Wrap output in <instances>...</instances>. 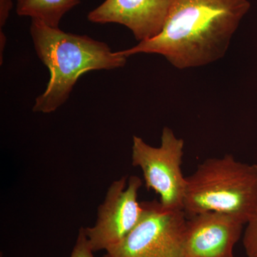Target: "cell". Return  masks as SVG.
I'll use <instances>...</instances> for the list:
<instances>
[{
	"mask_svg": "<svg viewBox=\"0 0 257 257\" xmlns=\"http://www.w3.org/2000/svg\"><path fill=\"white\" fill-rule=\"evenodd\" d=\"M249 8L247 0H175L157 37L119 52L158 54L179 69L207 65L224 57Z\"/></svg>",
	"mask_w": 257,
	"mask_h": 257,
	"instance_id": "6da1fadb",
	"label": "cell"
},
{
	"mask_svg": "<svg viewBox=\"0 0 257 257\" xmlns=\"http://www.w3.org/2000/svg\"><path fill=\"white\" fill-rule=\"evenodd\" d=\"M30 33L37 55L50 74L45 92L35 99L34 112L50 114L57 110L68 99L83 74L119 68L126 62V56L119 51L111 52L104 42L51 28L40 20H32Z\"/></svg>",
	"mask_w": 257,
	"mask_h": 257,
	"instance_id": "7a4b0ae2",
	"label": "cell"
},
{
	"mask_svg": "<svg viewBox=\"0 0 257 257\" xmlns=\"http://www.w3.org/2000/svg\"><path fill=\"white\" fill-rule=\"evenodd\" d=\"M183 211L187 217L216 211L231 214L246 224L257 211V165L233 155L209 158L186 177Z\"/></svg>",
	"mask_w": 257,
	"mask_h": 257,
	"instance_id": "3957f363",
	"label": "cell"
},
{
	"mask_svg": "<svg viewBox=\"0 0 257 257\" xmlns=\"http://www.w3.org/2000/svg\"><path fill=\"white\" fill-rule=\"evenodd\" d=\"M184 142L165 126L159 147L150 146L134 136L132 162L143 172L147 189L160 196L161 206L168 210H183L187 181L182 171Z\"/></svg>",
	"mask_w": 257,
	"mask_h": 257,
	"instance_id": "277c9868",
	"label": "cell"
},
{
	"mask_svg": "<svg viewBox=\"0 0 257 257\" xmlns=\"http://www.w3.org/2000/svg\"><path fill=\"white\" fill-rule=\"evenodd\" d=\"M143 204L141 221L121 242L106 250V257H189L184 211L164 209L157 201Z\"/></svg>",
	"mask_w": 257,
	"mask_h": 257,
	"instance_id": "5b68a950",
	"label": "cell"
},
{
	"mask_svg": "<svg viewBox=\"0 0 257 257\" xmlns=\"http://www.w3.org/2000/svg\"><path fill=\"white\" fill-rule=\"evenodd\" d=\"M142 185L140 177L131 176L122 177L109 186L98 208L96 224L84 229L94 252L118 244L138 226L145 211L143 202L138 201Z\"/></svg>",
	"mask_w": 257,
	"mask_h": 257,
	"instance_id": "8992f818",
	"label": "cell"
},
{
	"mask_svg": "<svg viewBox=\"0 0 257 257\" xmlns=\"http://www.w3.org/2000/svg\"><path fill=\"white\" fill-rule=\"evenodd\" d=\"M245 223L236 216L207 211L187 218L185 245L189 257H234Z\"/></svg>",
	"mask_w": 257,
	"mask_h": 257,
	"instance_id": "52a82bcc",
	"label": "cell"
},
{
	"mask_svg": "<svg viewBox=\"0 0 257 257\" xmlns=\"http://www.w3.org/2000/svg\"><path fill=\"white\" fill-rule=\"evenodd\" d=\"M175 0H105L88 14L96 24L116 23L133 32L140 42L155 38L163 30Z\"/></svg>",
	"mask_w": 257,
	"mask_h": 257,
	"instance_id": "ba28073f",
	"label": "cell"
},
{
	"mask_svg": "<svg viewBox=\"0 0 257 257\" xmlns=\"http://www.w3.org/2000/svg\"><path fill=\"white\" fill-rule=\"evenodd\" d=\"M79 3V0H17V13L59 28L64 15Z\"/></svg>",
	"mask_w": 257,
	"mask_h": 257,
	"instance_id": "9c48e42d",
	"label": "cell"
},
{
	"mask_svg": "<svg viewBox=\"0 0 257 257\" xmlns=\"http://www.w3.org/2000/svg\"><path fill=\"white\" fill-rule=\"evenodd\" d=\"M243 246L248 257H257V211L246 223Z\"/></svg>",
	"mask_w": 257,
	"mask_h": 257,
	"instance_id": "30bf717a",
	"label": "cell"
},
{
	"mask_svg": "<svg viewBox=\"0 0 257 257\" xmlns=\"http://www.w3.org/2000/svg\"><path fill=\"white\" fill-rule=\"evenodd\" d=\"M93 253L94 251L88 242L84 228H82L79 229L77 241L74 245L70 257H94Z\"/></svg>",
	"mask_w": 257,
	"mask_h": 257,
	"instance_id": "8fae6325",
	"label": "cell"
},
{
	"mask_svg": "<svg viewBox=\"0 0 257 257\" xmlns=\"http://www.w3.org/2000/svg\"><path fill=\"white\" fill-rule=\"evenodd\" d=\"M13 7V0H0V30L8 21Z\"/></svg>",
	"mask_w": 257,
	"mask_h": 257,
	"instance_id": "7c38bea8",
	"label": "cell"
},
{
	"mask_svg": "<svg viewBox=\"0 0 257 257\" xmlns=\"http://www.w3.org/2000/svg\"><path fill=\"white\" fill-rule=\"evenodd\" d=\"M2 257V256H1Z\"/></svg>",
	"mask_w": 257,
	"mask_h": 257,
	"instance_id": "4fadbf2b",
	"label": "cell"
}]
</instances>
